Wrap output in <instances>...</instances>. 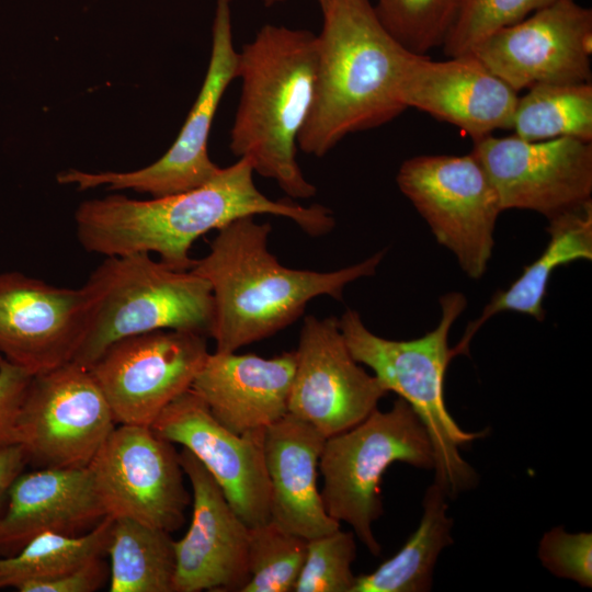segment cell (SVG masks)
I'll return each instance as SVG.
<instances>
[{"label": "cell", "mask_w": 592, "mask_h": 592, "mask_svg": "<svg viewBox=\"0 0 592 592\" xmlns=\"http://www.w3.org/2000/svg\"><path fill=\"white\" fill-rule=\"evenodd\" d=\"M253 173L250 160L242 157L184 192L145 201L118 194L86 201L75 214L78 241L104 257L153 252L168 266L187 271L196 262L190 250L197 238L242 217L282 216L314 237L333 229L329 208L271 200L257 187Z\"/></svg>", "instance_id": "6da1fadb"}, {"label": "cell", "mask_w": 592, "mask_h": 592, "mask_svg": "<svg viewBox=\"0 0 592 592\" xmlns=\"http://www.w3.org/2000/svg\"><path fill=\"white\" fill-rule=\"evenodd\" d=\"M270 232L271 225L254 216L234 220L218 230L207 255L191 269L212 291L209 337L215 352H236L275 334L297 320L316 297L342 299L344 287L373 275L384 257L380 251L330 272L289 269L269 251Z\"/></svg>", "instance_id": "7a4b0ae2"}, {"label": "cell", "mask_w": 592, "mask_h": 592, "mask_svg": "<svg viewBox=\"0 0 592 592\" xmlns=\"http://www.w3.org/2000/svg\"><path fill=\"white\" fill-rule=\"evenodd\" d=\"M316 93L298 137L323 157L346 135L379 127L407 109L399 83L410 52L383 26L369 0H325Z\"/></svg>", "instance_id": "3957f363"}, {"label": "cell", "mask_w": 592, "mask_h": 592, "mask_svg": "<svg viewBox=\"0 0 592 592\" xmlns=\"http://www.w3.org/2000/svg\"><path fill=\"white\" fill-rule=\"evenodd\" d=\"M318 38L308 30L265 24L238 52L241 93L230 150L292 198L317 190L298 166L297 141L316 93Z\"/></svg>", "instance_id": "277c9868"}, {"label": "cell", "mask_w": 592, "mask_h": 592, "mask_svg": "<svg viewBox=\"0 0 592 592\" xmlns=\"http://www.w3.org/2000/svg\"><path fill=\"white\" fill-rule=\"evenodd\" d=\"M439 325L423 337L408 341L376 335L360 314L348 309L339 320L345 343L358 363L368 366L388 391L407 401L423 423L435 458V482L447 497H456L476 482L475 470L462 457L459 447L483 436L466 432L449 414L444 401V377L455 356L448 346L449 330L466 307L460 293L440 298Z\"/></svg>", "instance_id": "5b68a950"}, {"label": "cell", "mask_w": 592, "mask_h": 592, "mask_svg": "<svg viewBox=\"0 0 592 592\" xmlns=\"http://www.w3.org/2000/svg\"><path fill=\"white\" fill-rule=\"evenodd\" d=\"M87 330L71 362L90 367L114 342L157 330L209 335L214 320L207 281L138 252L105 257L84 283Z\"/></svg>", "instance_id": "8992f818"}, {"label": "cell", "mask_w": 592, "mask_h": 592, "mask_svg": "<svg viewBox=\"0 0 592 592\" xmlns=\"http://www.w3.org/2000/svg\"><path fill=\"white\" fill-rule=\"evenodd\" d=\"M401 462L434 468L429 434L411 406L398 398L390 410H373L355 426L327 437L319 459L320 491L327 513L353 527L371 554L380 545L372 525L383 514L379 485L386 469Z\"/></svg>", "instance_id": "52a82bcc"}, {"label": "cell", "mask_w": 592, "mask_h": 592, "mask_svg": "<svg viewBox=\"0 0 592 592\" xmlns=\"http://www.w3.org/2000/svg\"><path fill=\"white\" fill-rule=\"evenodd\" d=\"M396 181L436 241L470 278H480L492 255L502 209L478 159L471 152L417 156L402 162Z\"/></svg>", "instance_id": "ba28073f"}, {"label": "cell", "mask_w": 592, "mask_h": 592, "mask_svg": "<svg viewBox=\"0 0 592 592\" xmlns=\"http://www.w3.org/2000/svg\"><path fill=\"white\" fill-rule=\"evenodd\" d=\"M116 425L90 368L69 362L32 377L15 444L36 468H84Z\"/></svg>", "instance_id": "9c48e42d"}, {"label": "cell", "mask_w": 592, "mask_h": 592, "mask_svg": "<svg viewBox=\"0 0 592 592\" xmlns=\"http://www.w3.org/2000/svg\"><path fill=\"white\" fill-rule=\"evenodd\" d=\"M231 1L216 0L212 54L197 99L170 149L156 162L129 172L58 173L60 184L79 190L105 185L110 190H134L153 197L197 187L213 179L221 168L208 156L212 124L228 86L237 79L238 52L232 42Z\"/></svg>", "instance_id": "30bf717a"}, {"label": "cell", "mask_w": 592, "mask_h": 592, "mask_svg": "<svg viewBox=\"0 0 592 592\" xmlns=\"http://www.w3.org/2000/svg\"><path fill=\"white\" fill-rule=\"evenodd\" d=\"M89 468L106 515L173 532L191 497L173 443L150 425L118 424Z\"/></svg>", "instance_id": "8fae6325"}, {"label": "cell", "mask_w": 592, "mask_h": 592, "mask_svg": "<svg viewBox=\"0 0 592 592\" xmlns=\"http://www.w3.org/2000/svg\"><path fill=\"white\" fill-rule=\"evenodd\" d=\"M208 354L205 335L157 330L112 343L89 368L117 424L151 425L191 388Z\"/></svg>", "instance_id": "7c38bea8"}, {"label": "cell", "mask_w": 592, "mask_h": 592, "mask_svg": "<svg viewBox=\"0 0 592 592\" xmlns=\"http://www.w3.org/2000/svg\"><path fill=\"white\" fill-rule=\"evenodd\" d=\"M471 153L488 174L502 212L527 209L548 220L592 202V141L486 136Z\"/></svg>", "instance_id": "4fadbf2b"}, {"label": "cell", "mask_w": 592, "mask_h": 592, "mask_svg": "<svg viewBox=\"0 0 592 592\" xmlns=\"http://www.w3.org/2000/svg\"><path fill=\"white\" fill-rule=\"evenodd\" d=\"M469 53L517 93L538 84L591 82L592 10L554 0Z\"/></svg>", "instance_id": "5bb4252c"}, {"label": "cell", "mask_w": 592, "mask_h": 592, "mask_svg": "<svg viewBox=\"0 0 592 592\" xmlns=\"http://www.w3.org/2000/svg\"><path fill=\"white\" fill-rule=\"evenodd\" d=\"M287 412L326 439L362 422L389 391L352 356L339 320L306 316Z\"/></svg>", "instance_id": "9a60e30c"}, {"label": "cell", "mask_w": 592, "mask_h": 592, "mask_svg": "<svg viewBox=\"0 0 592 592\" xmlns=\"http://www.w3.org/2000/svg\"><path fill=\"white\" fill-rule=\"evenodd\" d=\"M150 426L204 465L249 527L270 521L264 431L237 434L228 430L191 388L170 402Z\"/></svg>", "instance_id": "2e32d148"}, {"label": "cell", "mask_w": 592, "mask_h": 592, "mask_svg": "<svg viewBox=\"0 0 592 592\" xmlns=\"http://www.w3.org/2000/svg\"><path fill=\"white\" fill-rule=\"evenodd\" d=\"M89 310L83 286L60 287L20 272L1 273V356L32 376L71 362Z\"/></svg>", "instance_id": "e0dca14e"}, {"label": "cell", "mask_w": 592, "mask_h": 592, "mask_svg": "<svg viewBox=\"0 0 592 592\" xmlns=\"http://www.w3.org/2000/svg\"><path fill=\"white\" fill-rule=\"evenodd\" d=\"M179 460L192 486L193 512L187 532L174 540L173 592H241L250 579V527L190 451L182 447Z\"/></svg>", "instance_id": "ac0fdd59"}, {"label": "cell", "mask_w": 592, "mask_h": 592, "mask_svg": "<svg viewBox=\"0 0 592 592\" xmlns=\"http://www.w3.org/2000/svg\"><path fill=\"white\" fill-rule=\"evenodd\" d=\"M399 99L406 109L457 126L476 141L511 129L519 95L470 53L443 61L410 53Z\"/></svg>", "instance_id": "d6986e66"}, {"label": "cell", "mask_w": 592, "mask_h": 592, "mask_svg": "<svg viewBox=\"0 0 592 592\" xmlns=\"http://www.w3.org/2000/svg\"><path fill=\"white\" fill-rule=\"evenodd\" d=\"M0 510V557L44 533L81 535L106 515L89 467L37 468L11 483Z\"/></svg>", "instance_id": "ffe728a7"}, {"label": "cell", "mask_w": 592, "mask_h": 592, "mask_svg": "<svg viewBox=\"0 0 592 592\" xmlns=\"http://www.w3.org/2000/svg\"><path fill=\"white\" fill-rule=\"evenodd\" d=\"M294 371V351L271 358L214 352L191 389L228 430L237 434L265 431L287 413Z\"/></svg>", "instance_id": "44dd1931"}, {"label": "cell", "mask_w": 592, "mask_h": 592, "mask_svg": "<svg viewBox=\"0 0 592 592\" xmlns=\"http://www.w3.org/2000/svg\"><path fill=\"white\" fill-rule=\"evenodd\" d=\"M325 441L316 429L288 412L264 431L270 521L307 540L340 528V522L327 513L317 486Z\"/></svg>", "instance_id": "7402d4cb"}, {"label": "cell", "mask_w": 592, "mask_h": 592, "mask_svg": "<svg viewBox=\"0 0 592 592\" xmlns=\"http://www.w3.org/2000/svg\"><path fill=\"white\" fill-rule=\"evenodd\" d=\"M548 221L549 241L544 251L506 289L493 294L481 315L468 323L453 348L456 355L466 353L479 328L499 312L515 311L543 321L544 299L555 270L578 260H592V202Z\"/></svg>", "instance_id": "603a6c76"}, {"label": "cell", "mask_w": 592, "mask_h": 592, "mask_svg": "<svg viewBox=\"0 0 592 592\" xmlns=\"http://www.w3.org/2000/svg\"><path fill=\"white\" fill-rule=\"evenodd\" d=\"M446 492L434 481L423 498L417 531L402 548L371 573L357 576L352 592H424L442 549L452 543Z\"/></svg>", "instance_id": "cb8c5ba5"}, {"label": "cell", "mask_w": 592, "mask_h": 592, "mask_svg": "<svg viewBox=\"0 0 592 592\" xmlns=\"http://www.w3.org/2000/svg\"><path fill=\"white\" fill-rule=\"evenodd\" d=\"M106 554L111 592H173L175 555L169 532L113 517Z\"/></svg>", "instance_id": "d4e9b609"}, {"label": "cell", "mask_w": 592, "mask_h": 592, "mask_svg": "<svg viewBox=\"0 0 592 592\" xmlns=\"http://www.w3.org/2000/svg\"><path fill=\"white\" fill-rule=\"evenodd\" d=\"M525 140L571 137L592 141V83H549L519 96L512 127Z\"/></svg>", "instance_id": "484cf974"}, {"label": "cell", "mask_w": 592, "mask_h": 592, "mask_svg": "<svg viewBox=\"0 0 592 592\" xmlns=\"http://www.w3.org/2000/svg\"><path fill=\"white\" fill-rule=\"evenodd\" d=\"M112 523L113 517L107 515L81 535L44 533L14 555L0 557V590L19 591L29 583L52 579L104 556Z\"/></svg>", "instance_id": "4316f807"}, {"label": "cell", "mask_w": 592, "mask_h": 592, "mask_svg": "<svg viewBox=\"0 0 592 592\" xmlns=\"http://www.w3.org/2000/svg\"><path fill=\"white\" fill-rule=\"evenodd\" d=\"M466 0H377L376 15L408 52L426 56L443 47Z\"/></svg>", "instance_id": "83f0119b"}, {"label": "cell", "mask_w": 592, "mask_h": 592, "mask_svg": "<svg viewBox=\"0 0 592 592\" xmlns=\"http://www.w3.org/2000/svg\"><path fill=\"white\" fill-rule=\"evenodd\" d=\"M307 554V539L272 521L250 527V579L241 592H293Z\"/></svg>", "instance_id": "f1b7e54d"}, {"label": "cell", "mask_w": 592, "mask_h": 592, "mask_svg": "<svg viewBox=\"0 0 592 592\" xmlns=\"http://www.w3.org/2000/svg\"><path fill=\"white\" fill-rule=\"evenodd\" d=\"M355 535L340 528L307 540V554L294 592H352L356 577Z\"/></svg>", "instance_id": "f546056e"}, {"label": "cell", "mask_w": 592, "mask_h": 592, "mask_svg": "<svg viewBox=\"0 0 592 592\" xmlns=\"http://www.w3.org/2000/svg\"><path fill=\"white\" fill-rule=\"evenodd\" d=\"M554 0H466L443 45L447 57L468 54L490 34L513 25Z\"/></svg>", "instance_id": "4dcf8cb0"}, {"label": "cell", "mask_w": 592, "mask_h": 592, "mask_svg": "<svg viewBox=\"0 0 592 592\" xmlns=\"http://www.w3.org/2000/svg\"><path fill=\"white\" fill-rule=\"evenodd\" d=\"M543 566L553 574L592 587V534L568 533L557 526L546 532L538 547Z\"/></svg>", "instance_id": "1f68e13d"}, {"label": "cell", "mask_w": 592, "mask_h": 592, "mask_svg": "<svg viewBox=\"0 0 592 592\" xmlns=\"http://www.w3.org/2000/svg\"><path fill=\"white\" fill-rule=\"evenodd\" d=\"M32 375L2 358L0 362V449L15 444V429Z\"/></svg>", "instance_id": "d6a6232c"}, {"label": "cell", "mask_w": 592, "mask_h": 592, "mask_svg": "<svg viewBox=\"0 0 592 592\" xmlns=\"http://www.w3.org/2000/svg\"><path fill=\"white\" fill-rule=\"evenodd\" d=\"M110 578V567L103 556L52 579L29 583L20 592H94Z\"/></svg>", "instance_id": "836d02e7"}, {"label": "cell", "mask_w": 592, "mask_h": 592, "mask_svg": "<svg viewBox=\"0 0 592 592\" xmlns=\"http://www.w3.org/2000/svg\"><path fill=\"white\" fill-rule=\"evenodd\" d=\"M27 459L23 448L10 445L0 449V509L14 479L23 471Z\"/></svg>", "instance_id": "e575fe53"}, {"label": "cell", "mask_w": 592, "mask_h": 592, "mask_svg": "<svg viewBox=\"0 0 592 592\" xmlns=\"http://www.w3.org/2000/svg\"><path fill=\"white\" fill-rule=\"evenodd\" d=\"M265 7H273L275 4L282 3L285 0H262ZM319 4H321L325 0H316Z\"/></svg>", "instance_id": "d590c367"}, {"label": "cell", "mask_w": 592, "mask_h": 592, "mask_svg": "<svg viewBox=\"0 0 592 592\" xmlns=\"http://www.w3.org/2000/svg\"><path fill=\"white\" fill-rule=\"evenodd\" d=\"M2 358H3V357H2L1 354H0V362L2 361Z\"/></svg>", "instance_id": "8d00e7d4"}]
</instances>
